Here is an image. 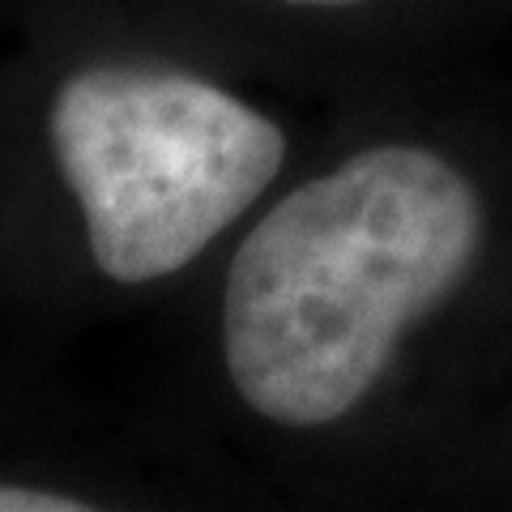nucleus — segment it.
<instances>
[{"label": "nucleus", "instance_id": "f257e3e1", "mask_svg": "<svg viewBox=\"0 0 512 512\" xmlns=\"http://www.w3.org/2000/svg\"><path fill=\"white\" fill-rule=\"evenodd\" d=\"M483 205L448 158L372 146L299 184L239 244L222 291V359L278 427L346 419L406 333L461 286Z\"/></svg>", "mask_w": 512, "mask_h": 512}, {"label": "nucleus", "instance_id": "f03ea898", "mask_svg": "<svg viewBox=\"0 0 512 512\" xmlns=\"http://www.w3.org/2000/svg\"><path fill=\"white\" fill-rule=\"evenodd\" d=\"M52 150L94 265L120 286L180 274L286 163L265 111L197 73L90 64L52 103Z\"/></svg>", "mask_w": 512, "mask_h": 512}, {"label": "nucleus", "instance_id": "7ed1b4c3", "mask_svg": "<svg viewBox=\"0 0 512 512\" xmlns=\"http://www.w3.org/2000/svg\"><path fill=\"white\" fill-rule=\"evenodd\" d=\"M82 495L52 491V487H26V483H0V512H86Z\"/></svg>", "mask_w": 512, "mask_h": 512}, {"label": "nucleus", "instance_id": "20e7f679", "mask_svg": "<svg viewBox=\"0 0 512 512\" xmlns=\"http://www.w3.org/2000/svg\"><path fill=\"white\" fill-rule=\"evenodd\" d=\"M286 5H308V9H355L367 0H286Z\"/></svg>", "mask_w": 512, "mask_h": 512}]
</instances>
